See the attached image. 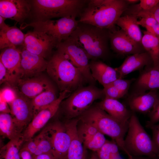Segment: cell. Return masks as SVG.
Here are the masks:
<instances>
[{"instance_id": "cell-1", "label": "cell", "mask_w": 159, "mask_h": 159, "mask_svg": "<svg viewBox=\"0 0 159 159\" xmlns=\"http://www.w3.org/2000/svg\"><path fill=\"white\" fill-rule=\"evenodd\" d=\"M129 5L126 0H90L79 16V22L109 30H117L116 23Z\"/></svg>"}, {"instance_id": "cell-2", "label": "cell", "mask_w": 159, "mask_h": 159, "mask_svg": "<svg viewBox=\"0 0 159 159\" xmlns=\"http://www.w3.org/2000/svg\"><path fill=\"white\" fill-rule=\"evenodd\" d=\"M111 32L108 29L79 22L70 36L84 49L89 59L105 60L111 55Z\"/></svg>"}, {"instance_id": "cell-3", "label": "cell", "mask_w": 159, "mask_h": 159, "mask_svg": "<svg viewBox=\"0 0 159 159\" xmlns=\"http://www.w3.org/2000/svg\"><path fill=\"white\" fill-rule=\"evenodd\" d=\"M46 70L60 92H72L88 83L81 71L57 50L53 52L47 61Z\"/></svg>"}, {"instance_id": "cell-4", "label": "cell", "mask_w": 159, "mask_h": 159, "mask_svg": "<svg viewBox=\"0 0 159 159\" xmlns=\"http://www.w3.org/2000/svg\"><path fill=\"white\" fill-rule=\"evenodd\" d=\"M80 120L94 126L104 135L111 137L119 148L125 153L124 136L128 123L120 121L109 115L96 105H92L79 117Z\"/></svg>"}, {"instance_id": "cell-5", "label": "cell", "mask_w": 159, "mask_h": 159, "mask_svg": "<svg viewBox=\"0 0 159 159\" xmlns=\"http://www.w3.org/2000/svg\"><path fill=\"white\" fill-rule=\"evenodd\" d=\"M87 0H34L31 1L35 21L57 17L79 16Z\"/></svg>"}, {"instance_id": "cell-6", "label": "cell", "mask_w": 159, "mask_h": 159, "mask_svg": "<svg viewBox=\"0 0 159 159\" xmlns=\"http://www.w3.org/2000/svg\"><path fill=\"white\" fill-rule=\"evenodd\" d=\"M105 97L103 89L89 85L77 89L61 102L59 109L68 120L79 117L95 100Z\"/></svg>"}, {"instance_id": "cell-7", "label": "cell", "mask_w": 159, "mask_h": 159, "mask_svg": "<svg viewBox=\"0 0 159 159\" xmlns=\"http://www.w3.org/2000/svg\"><path fill=\"white\" fill-rule=\"evenodd\" d=\"M127 132L124 140L125 153L127 155L146 156L150 159H159L152 139L133 112L129 121Z\"/></svg>"}, {"instance_id": "cell-8", "label": "cell", "mask_w": 159, "mask_h": 159, "mask_svg": "<svg viewBox=\"0 0 159 159\" xmlns=\"http://www.w3.org/2000/svg\"><path fill=\"white\" fill-rule=\"evenodd\" d=\"M79 21L76 18L68 16L57 20L35 21L29 23L21 24L20 28L24 29L28 27L34 31L46 34L55 39L58 44L68 39L76 29Z\"/></svg>"}, {"instance_id": "cell-9", "label": "cell", "mask_w": 159, "mask_h": 159, "mask_svg": "<svg viewBox=\"0 0 159 159\" xmlns=\"http://www.w3.org/2000/svg\"><path fill=\"white\" fill-rule=\"evenodd\" d=\"M82 73L89 85H95L96 81L92 77L89 59L84 49L72 37L58 44L55 47Z\"/></svg>"}, {"instance_id": "cell-10", "label": "cell", "mask_w": 159, "mask_h": 159, "mask_svg": "<svg viewBox=\"0 0 159 159\" xmlns=\"http://www.w3.org/2000/svg\"><path fill=\"white\" fill-rule=\"evenodd\" d=\"M44 129L51 139L53 155L57 159H65L71 141L67 122L56 121Z\"/></svg>"}, {"instance_id": "cell-11", "label": "cell", "mask_w": 159, "mask_h": 159, "mask_svg": "<svg viewBox=\"0 0 159 159\" xmlns=\"http://www.w3.org/2000/svg\"><path fill=\"white\" fill-rule=\"evenodd\" d=\"M71 92L67 90L60 92L58 98L54 102L43 108L34 116L22 133L24 142L34 137L57 112L62 102Z\"/></svg>"}, {"instance_id": "cell-12", "label": "cell", "mask_w": 159, "mask_h": 159, "mask_svg": "<svg viewBox=\"0 0 159 159\" xmlns=\"http://www.w3.org/2000/svg\"><path fill=\"white\" fill-rule=\"evenodd\" d=\"M16 92V98L9 104L16 126L19 132L22 134L34 117V110L32 99L25 96L18 90Z\"/></svg>"}, {"instance_id": "cell-13", "label": "cell", "mask_w": 159, "mask_h": 159, "mask_svg": "<svg viewBox=\"0 0 159 159\" xmlns=\"http://www.w3.org/2000/svg\"><path fill=\"white\" fill-rule=\"evenodd\" d=\"M58 44L54 38L43 32L33 31L25 34L24 48L44 59L50 57Z\"/></svg>"}, {"instance_id": "cell-14", "label": "cell", "mask_w": 159, "mask_h": 159, "mask_svg": "<svg viewBox=\"0 0 159 159\" xmlns=\"http://www.w3.org/2000/svg\"><path fill=\"white\" fill-rule=\"evenodd\" d=\"M159 89V66L153 64L139 71L138 77L132 84L127 95L138 94Z\"/></svg>"}, {"instance_id": "cell-15", "label": "cell", "mask_w": 159, "mask_h": 159, "mask_svg": "<svg viewBox=\"0 0 159 159\" xmlns=\"http://www.w3.org/2000/svg\"><path fill=\"white\" fill-rule=\"evenodd\" d=\"M32 13L31 1L25 0H0V16L14 20L21 24Z\"/></svg>"}, {"instance_id": "cell-16", "label": "cell", "mask_w": 159, "mask_h": 159, "mask_svg": "<svg viewBox=\"0 0 159 159\" xmlns=\"http://www.w3.org/2000/svg\"><path fill=\"white\" fill-rule=\"evenodd\" d=\"M110 43L111 49L120 55L128 56L146 52L142 44L132 40L121 29L111 32Z\"/></svg>"}, {"instance_id": "cell-17", "label": "cell", "mask_w": 159, "mask_h": 159, "mask_svg": "<svg viewBox=\"0 0 159 159\" xmlns=\"http://www.w3.org/2000/svg\"><path fill=\"white\" fill-rule=\"evenodd\" d=\"M21 56L20 78L38 76L46 70L47 61L43 57L31 53L24 48L21 51Z\"/></svg>"}, {"instance_id": "cell-18", "label": "cell", "mask_w": 159, "mask_h": 159, "mask_svg": "<svg viewBox=\"0 0 159 159\" xmlns=\"http://www.w3.org/2000/svg\"><path fill=\"white\" fill-rule=\"evenodd\" d=\"M126 96L130 110L135 112L149 113L159 102V92L157 90Z\"/></svg>"}, {"instance_id": "cell-19", "label": "cell", "mask_w": 159, "mask_h": 159, "mask_svg": "<svg viewBox=\"0 0 159 159\" xmlns=\"http://www.w3.org/2000/svg\"><path fill=\"white\" fill-rule=\"evenodd\" d=\"M16 85L18 90L30 99H32L54 85L48 78L40 76L30 78H19Z\"/></svg>"}, {"instance_id": "cell-20", "label": "cell", "mask_w": 159, "mask_h": 159, "mask_svg": "<svg viewBox=\"0 0 159 159\" xmlns=\"http://www.w3.org/2000/svg\"><path fill=\"white\" fill-rule=\"evenodd\" d=\"M153 64L152 59L147 52L128 56L122 64L115 68L118 78H123L136 71H140L145 66Z\"/></svg>"}, {"instance_id": "cell-21", "label": "cell", "mask_w": 159, "mask_h": 159, "mask_svg": "<svg viewBox=\"0 0 159 159\" xmlns=\"http://www.w3.org/2000/svg\"><path fill=\"white\" fill-rule=\"evenodd\" d=\"M89 67L92 77L103 87L118 78L115 68L108 66L100 60H91Z\"/></svg>"}, {"instance_id": "cell-22", "label": "cell", "mask_w": 159, "mask_h": 159, "mask_svg": "<svg viewBox=\"0 0 159 159\" xmlns=\"http://www.w3.org/2000/svg\"><path fill=\"white\" fill-rule=\"evenodd\" d=\"M78 119L67 121L71 136V141L65 159H87L86 148L77 134Z\"/></svg>"}, {"instance_id": "cell-23", "label": "cell", "mask_w": 159, "mask_h": 159, "mask_svg": "<svg viewBox=\"0 0 159 159\" xmlns=\"http://www.w3.org/2000/svg\"><path fill=\"white\" fill-rule=\"evenodd\" d=\"M96 105L115 118L123 122H129L132 111L117 100L104 98Z\"/></svg>"}, {"instance_id": "cell-24", "label": "cell", "mask_w": 159, "mask_h": 159, "mask_svg": "<svg viewBox=\"0 0 159 159\" xmlns=\"http://www.w3.org/2000/svg\"><path fill=\"white\" fill-rule=\"evenodd\" d=\"M21 51L15 47L4 49L0 54V61L8 71L17 79L20 78Z\"/></svg>"}, {"instance_id": "cell-25", "label": "cell", "mask_w": 159, "mask_h": 159, "mask_svg": "<svg viewBox=\"0 0 159 159\" xmlns=\"http://www.w3.org/2000/svg\"><path fill=\"white\" fill-rule=\"evenodd\" d=\"M138 18L133 15H122L115 24L131 39L137 43L142 44L143 37L139 25L137 24Z\"/></svg>"}, {"instance_id": "cell-26", "label": "cell", "mask_w": 159, "mask_h": 159, "mask_svg": "<svg viewBox=\"0 0 159 159\" xmlns=\"http://www.w3.org/2000/svg\"><path fill=\"white\" fill-rule=\"evenodd\" d=\"M25 34L15 26L7 27L0 29V48L15 47L24 44Z\"/></svg>"}, {"instance_id": "cell-27", "label": "cell", "mask_w": 159, "mask_h": 159, "mask_svg": "<svg viewBox=\"0 0 159 159\" xmlns=\"http://www.w3.org/2000/svg\"><path fill=\"white\" fill-rule=\"evenodd\" d=\"M135 79L118 78L103 87L105 98L118 100L126 96Z\"/></svg>"}, {"instance_id": "cell-28", "label": "cell", "mask_w": 159, "mask_h": 159, "mask_svg": "<svg viewBox=\"0 0 159 159\" xmlns=\"http://www.w3.org/2000/svg\"><path fill=\"white\" fill-rule=\"evenodd\" d=\"M59 96L54 85L32 99L34 116L41 110L55 101Z\"/></svg>"}, {"instance_id": "cell-29", "label": "cell", "mask_w": 159, "mask_h": 159, "mask_svg": "<svg viewBox=\"0 0 159 159\" xmlns=\"http://www.w3.org/2000/svg\"><path fill=\"white\" fill-rule=\"evenodd\" d=\"M141 44L155 66H159V38L147 31H143Z\"/></svg>"}, {"instance_id": "cell-30", "label": "cell", "mask_w": 159, "mask_h": 159, "mask_svg": "<svg viewBox=\"0 0 159 159\" xmlns=\"http://www.w3.org/2000/svg\"><path fill=\"white\" fill-rule=\"evenodd\" d=\"M0 134L3 138L11 140L22 135L19 131L9 113H0Z\"/></svg>"}, {"instance_id": "cell-31", "label": "cell", "mask_w": 159, "mask_h": 159, "mask_svg": "<svg viewBox=\"0 0 159 159\" xmlns=\"http://www.w3.org/2000/svg\"><path fill=\"white\" fill-rule=\"evenodd\" d=\"M24 142L22 135L10 140L1 148L0 159H20L19 152Z\"/></svg>"}, {"instance_id": "cell-32", "label": "cell", "mask_w": 159, "mask_h": 159, "mask_svg": "<svg viewBox=\"0 0 159 159\" xmlns=\"http://www.w3.org/2000/svg\"><path fill=\"white\" fill-rule=\"evenodd\" d=\"M119 148L115 141L107 140L96 153L99 159H113L119 155Z\"/></svg>"}, {"instance_id": "cell-33", "label": "cell", "mask_w": 159, "mask_h": 159, "mask_svg": "<svg viewBox=\"0 0 159 159\" xmlns=\"http://www.w3.org/2000/svg\"><path fill=\"white\" fill-rule=\"evenodd\" d=\"M77 126L78 135L83 143L96 134L99 130L92 125L79 120Z\"/></svg>"}, {"instance_id": "cell-34", "label": "cell", "mask_w": 159, "mask_h": 159, "mask_svg": "<svg viewBox=\"0 0 159 159\" xmlns=\"http://www.w3.org/2000/svg\"><path fill=\"white\" fill-rule=\"evenodd\" d=\"M39 142L35 155L45 153L52 154V146L51 139L44 129L38 135Z\"/></svg>"}, {"instance_id": "cell-35", "label": "cell", "mask_w": 159, "mask_h": 159, "mask_svg": "<svg viewBox=\"0 0 159 159\" xmlns=\"http://www.w3.org/2000/svg\"><path fill=\"white\" fill-rule=\"evenodd\" d=\"M107 140L104 135L99 131L92 137L84 143L83 144L86 148L94 152H96Z\"/></svg>"}, {"instance_id": "cell-36", "label": "cell", "mask_w": 159, "mask_h": 159, "mask_svg": "<svg viewBox=\"0 0 159 159\" xmlns=\"http://www.w3.org/2000/svg\"><path fill=\"white\" fill-rule=\"evenodd\" d=\"M137 24L145 28L146 31L159 38V23L153 17L141 18Z\"/></svg>"}, {"instance_id": "cell-37", "label": "cell", "mask_w": 159, "mask_h": 159, "mask_svg": "<svg viewBox=\"0 0 159 159\" xmlns=\"http://www.w3.org/2000/svg\"><path fill=\"white\" fill-rule=\"evenodd\" d=\"M132 15H135L138 18L140 17L142 18L148 16H152L159 23V3L149 10L137 9Z\"/></svg>"}, {"instance_id": "cell-38", "label": "cell", "mask_w": 159, "mask_h": 159, "mask_svg": "<svg viewBox=\"0 0 159 159\" xmlns=\"http://www.w3.org/2000/svg\"><path fill=\"white\" fill-rule=\"evenodd\" d=\"M18 79L12 76L0 61V83L7 82L11 85H16Z\"/></svg>"}, {"instance_id": "cell-39", "label": "cell", "mask_w": 159, "mask_h": 159, "mask_svg": "<svg viewBox=\"0 0 159 159\" xmlns=\"http://www.w3.org/2000/svg\"><path fill=\"white\" fill-rule=\"evenodd\" d=\"M0 95V100L6 101L9 104L16 98V90L9 87H6L1 90Z\"/></svg>"}, {"instance_id": "cell-40", "label": "cell", "mask_w": 159, "mask_h": 159, "mask_svg": "<svg viewBox=\"0 0 159 159\" xmlns=\"http://www.w3.org/2000/svg\"><path fill=\"white\" fill-rule=\"evenodd\" d=\"M39 142V137L37 135L24 142L21 148L25 149L33 155L36 154Z\"/></svg>"}, {"instance_id": "cell-41", "label": "cell", "mask_w": 159, "mask_h": 159, "mask_svg": "<svg viewBox=\"0 0 159 159\" xmlns=\"http://www.w3.org/2000/svg\"><path fill=\"white\" fill-rule=\"evenodd\" d=\"M159 3V0H140L139 4H134L138 9L148 10H150Z\"/></svg>"}, {"instance_id": "cell-42", "label": "cell", "mask_w": 159, "mask_h": 159, "mask_svg": "<svg viewBox=\"0 0 159 159\" xmlns=\"http://www.w3.org/2000/svg\"><path fill=\"white\" fill-rule=\"evenodd\" d=\"M149 120L147 122L146 125L148 128L159 122V102L149 113Z\"/></svg>"}, {"instance_id": "cell-43", "label": "cell", "mask_w": 159, "mask_h": 159, "mask_svg": "<svg viewBox=\"0 0 159 159\" xmlns=\"http://www.w3.org/2000/svg\"><path fill=\"white\" fill-rule=\"evenodd\" d=\"M152 132V140L159 158V124L151 126Z\"/></svg>"}, {"instance_id": "cell-44", "label": "cell", "mask_w": 159, "mask_h": 159, "mask_svg": "<svg viewBox=\"0 0 159 159\" xmlns=\"http://www.w3.org/2000/svg\"><path fill=\"white\" fill-rule=\"evenodd\" d=\"M20 159H33V155L29 152L21 148L19 152Z\"/></svg>"}, {"instance_id": "cell-45", "label": "cell", "mask_w": 159, "mask_h": 159, "mask_svg": "<svg viewBox=\"0 0 159 159\" xmlns=\"http://www.w3.org/2000/svg\"><path fill=\"white\" fill-rule=\"evenodd\" d=\"M8 104V103L6 101L2 100H0V113H10V109L9 107Z\"/></svg>"}, {"instance_id": "cell-46", "label": "cell", "mask_w": 159, "mask_h": 159, "mask_svg": "<svg viewBox=\"0 0 159 159\" xmlns=\"http://www.w3.org/2000/svg\"><path fill=\"white\" fill-rule=\"evenodd\" d=\"M33 159H57L52 154L45 153L33 155Z\"/></svg>"}, {"instance_id": "cell-47", "label": "cell", "mask_w": 159, "mask_h": 159, "mask_svg": "<svg viewBox=\"0 0 159 159\" xmlns=\"http://www.w3.org/2000/svg\"><path fill=\"white\" fill-rule=\"evenodd\" d=\"M6 19L0 16V28L1 29L5 28L9 25L6 24L4 21Z\"/></svg>"}, {"instance_id": "cell-48", "label": "cell", "mask_w": 159, "mask_h": 159, "mask_svg": "<svg viewBox=\"0 0 159 159\" xmlns=\"http://www.w3.org/2000/svg\"><path fill=\"white\" fill-rule=\"evenodd\" d=\"M126 1L129 4H134L136 3L140 2V0H126Z\"/></svg>"}, {"instance_id": "cell-49", "label": "cell", "mask_w": 159, "mask_h": 159, "mask_svg": "<svg viewBox=\"0 0 159 159\" xmlns=\"http://www.w3.org/2000/svg\"><path fill=\"white\" fill-rule=\"evenodd\" d=\"M90 159H99L96 152L92 154Z\"/></svg>"}, {"instance_id": "cell-50", "label": "cell", "mask_w": 159, "mask_h": 159, "mask_svg": "<svg viewBox=\"0 0 159 159\" xmlns=\"http://www.w3.org/2000/svg\"><path fill=\"white\" fill-rule=\"evenodd\" d=\"M128 156L129 157V159H145L144 158H134L133 157V156L130 155H128Z\"/></svg>"}, {"instance_id": "cell-51", "label": "cell", "mask_w": 159, "mask_h": 159, "mask_svg": "<svg viewBox=\"0 0 159 159\" xmlns=\"http://www.w3.org/2000/svg\"><path fill=\"white\" fill-rule=\"evenodd\" d=\"M113 159H123L121 157L120 155H119L114 158Z\"/></svg>"}]
</instances>
